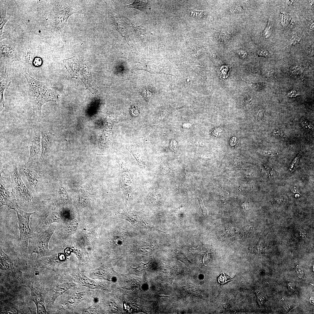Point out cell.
<instances>
[{
  "label": "cell",
  "instance_id": "obj_1",
  "mask_svg": "<svg viewBox=\"0 0 314 314\" xmlns=\"http://www.w3.org/2000/svg\"><path fill=\"white\" fill-rule=\"evenodd\" d=\"M21 72L27 81L30 98L34 108L37 111L41 113L42 106L45 103L58 100L59 95L47 88L43 83L31 77L26 70L22 69Z\"/></svg>",
  "mask_w": 314,
  "mask_h": 314
},
{
  "label": "cell",
  "instance_id": "obj_2",
  "mask_svg": "<svg viewBox=\"0 0 314 314\" xmlns=\"http://www.w3.org/2000/svg\"><path fill=\"white\" fill-rule=\"evenodd\" d=\"M53 230L48 229L38 233L32 238L31 252L36 253L37 257L46 256L49 253L48 244Z\"/></svg>",
  "mask_w": 314,
  "mask_h": 314
},
{
  "label": "cell",
  "instance_id": "obj_3",
  "mask_svg": "<svg viewBox=\"0 0 314 314\" xmlns=\"http://www.w3.org/2000/svg\"><path fill=\"white\" fill-rule=\"evenodd\" d=\"M17 214L20 233V240L24 247H27L28 241L31 236L32 231L29 223L31 215L35 212L28 213L21 210L18 204L14 210Z\"/></svg>",
  "mask_w": 314,
  "mask_h": 314
},
{
  "label": "cell",
  "instance_id": "obj_4",
  "mask_svg": "<svg viewBox=\"0 0 314 314\" xmlns=\"http://www.w3.org/2000/svg\"><path fill=\"white\" fill-rule=\"evenodd\" d=\"M10 174L12 185L17 197L25 201L31 202L33 195L22 181L16 166H14Z\"/></svg>",
  "mask_w": 314,
  "mask_h": 314
},
{
  "label": "cell",
  "instance_id": "obj_5",
  "mask_svg": "<svg viewBox=\"0 0 314 314\" xmlns=\"http://www.w3.org/2000/svg\"><path fill=\"white\" fill-rule=\"evenodd\" d=\"M41 135L37 128L33 129L31 132L30 155L26 163L29 166L39 160L41 152Z\"/></svg>",
  "mask_w": 314,
  "mask_h": 314
},
{
  "label": "cell",
  "instance_id": "obj_6",
  "mask_svg": "<svg viewBox=\"0 0 314 314\" xmlns=\"http://www.w3.org/2000/svg\"><path fill=\"white\" fill-rule=\"evenodd\" d=\"M31 292V299L35 304L37 314H47L44 303L45 294L40 285H32L29 286Z\"/></svg>",
  "mask_w": 314,
  "mask_h": 314
},
{
  "label": "cell",
  "instance_id": "obj_7",
  "mask_svg": "<svg viewBox=\"0 0 314 314\" xmlns=\"http://www.w3.org/2000/svg\"><path fill=\"white\" fill-rule=\"evenodd\" d=\"M121 189L127 197L130 195L133 190V184L131 173L126 166L120 162Z\"/></svg>",
  "mask_w": 314,
  "mask_h": 314
},
{
  "label": "cell",
  "instance_id": "obj_8",
  "mask_svg": "<svg viewBox=\"0 0 314 314\" xmlns=\"http://www.w3.org/2000/svg\"><path fill=\"white\" fill-rule=\"evenodd\" d=\"M76 13V12L75 10L67 5L58 7L55 15L54 21L56 26L63 30L66 27L68 18Z\"/></svg>",
  "mask_w": 314,
  "mask_h": 314
},
{
  "label": "cell",
  "instance_id": "obj_9",
  "mask_svg": "<svg viewBox=\"0 0 314 314\" xmlns=\"http://www.w3.org/2000/svg\"><path fill=\"white\" fill-rule=\"evenodd\" d=\"M17 205L14 193H11L8 188L0 183V206H6L14 210Z\"/></svg>",
  "mask_w": 314,
  "mask_h": 314
},
{
  "label": "cell",
  "instance_id": "obj_10",
  "mask_svg": "<svg viewBox=\"0 0 314 314\" xmlns=\"http://www.w3.org/2000/svg\"><path fill=\"white\" fill-rule=\"evenodd\" d=\"M41 152L39 160L42 163L45 162L52 144L51 136L49 133L45 131L41 132Z\"/></svg>",
  "mask_w": 314,
  "mask_h": 314
},
{
  "label": "cell",
  "instance_id": "obj_11",
  "mask_svg": "<svg viewBox=\"0 0 314 314\" xmlns=\"http://www.w3.org/2000/svg\"><path fill=\"white\" fill-rule=\"evenodd\" d=\"M119 215L125 219L130 222L137 226L143 227L144 228H150L156 229L145 221L140 215L135 213L125 211H120L118 212Z\"/></svg>",
  "mask_w": 314,
  "mask_h": 314
},
{
  "label": "cell",
  "instance_id": "obj_12",
  "mask_svg": "<svg viewBox=\"0 0 314 314\" xmlns=\"http://www.w3.org/2000/svg\"><path fill=\"white\" fill-rule=\"evenodd\" d=\"M29 184L36 190L38 183L40 177V172L38 170L29 167L23 169Z\"/></svg>",
  "mask_w": 314,
  "mask_h": 314
},
{
  "label": "cell",
  "instance_id": "obj_13",
  "mask_svg": "<svg viewBox=\"0 0 314 314\" xmlns=\"http://www.w3.org/2000/svg\"><path fill=\"white\" fill-rule=\"evenodd\" d=\"M11 81L8 74L5 71L1 76L0 79V111H2L4 107V90L8 88Z\"/></svg>",
  "mask_w": 314,
  "mask_h": 314
},
{
  "label": "cell",
  "instance_id": "obj_14",
  "mask_svg": "<svg viewBox=\"0 0 314 314\" xmlns=\"http://www.w3.org/2000/svg\"><path fill=\"white\" fill-rule=\"evenodd\" d=\"M126 148L133 155L136 160L140 168L143 170L145 167L146 161L144 156L140 149L132 145H127Z\"/></svg>",
  "mask_w": 314,
  "mask_h": 314
},
{
  "label": "cell",
  "instance_id": "obj_15",
  "mask_svg": "<svg viewBox=\"0 0 314 314\" xmlns=\"http://www.w3.org/2000/svg\"><path fill=\"white\" fill-rule=\"evenodd\" d=\"M0 268L3 270L14 269L13 261L10 257L5 254L0 247Z\"/></svg>",
  "mask_w": 314,
  "mask_h": 314
},
{
  "label": "cell",
  "instance_id": "obj_16",
  "mask_svg": "<svg viewBox=\"0 0 314 314\" xmlns=\"http://www.w3.org/2000/svg\"><path fill=\"white\" fill-rule=\"evenodd\" d=\"M58 220L57 217L53 214H45L41 217L40 224L42 226H44L54 222H57Z\"/></svg>",
  "mask_w": 314,
  "mask_h": 314
},
{
  "label": "cell",
  "instance_id": "obj_17",
  "mask_svg": "<svg viewBox=\"0 0 314 314\" xmlns=\"http://www.w3.org/2000/svg\"><path fill=\"white\" fill-rule=\"evenodd\" d=\"M6 6L1 7L0 8V34L2 33L3 27L9 19V17L6 16Z\"/></svg>",
  "mask_w": 314,
  "mask_h": 314
},
{
  "label": "cell",
  "instance_id": "obj_18",
  "mask_svg": "<svg viewBox=\"0 0 314 314\" xmlns=\"http://www.w3.org/2000/svg\"><path fill=\"white\" fill-rule=\"evenodd\" d=\"M147 3L146 1H135L133 3L125 6L128 8H132L140 10L143 12L145 9Z\"/></svg>",
  "mask_w": 314,
  "mask_h": 314
},
{
  "label": "cell",
  "instance_id": "obj_19",
  "mask_svg": "<svg viewBox=\"0 0 314 314\" xmlns=\"http://www.w3.org/2000/svg\"><path fill=\"white\" fill-rule=\"evenodd\" d=\"M189 13L191 16L198 19H201L204 18L207 15L205 11L195 10L190 11L189 12Z\"/></svg>",
  "mask_w": 314,
  "mask_h": 314
},
{
  "label": "cell",
  "instance_id": "obj_20",
  "mask_svg": "<svg viewBox=\"0 0 314 314\" xmlns=\"http://www.w3.org/2000/svg\"><path fill=\"white\" fill-rule=\"evenodd\" d=\"M300 123L302 127L307 131H311L313 130V125L308 120L303 119L300 120Z\"/></svg>",
  "mask_w": 314,
  "mask_h": 314
},
{
  "label": "cell",
  "instance_id": "obj_21",
  "mask_svg": "<svg viewBox=\"0 0 314 314\" xmlns=\"http://www.w3.org/2000/svg\"><path fill=\"white\" fill-rule=\"evenodd\" d=\"M280 22L281 25L283 27L286 26L289 22L290 16L283 12H281Z\"/></svg>",
  "mask_w": 314,
  "mask_h": 314
},
{
  "label": "cell",
  "instance_id": "obj_22",
  "mask_svg": "<svg viewBox=\"0 0 314 314\" xmlns=\"http://www.w3.org/2000/svg\"><path fill=\"white\" fill-rule=\"evenodd\" d=\"M58 194L61 201L65 202L68 199V195L66 190L63 187L60 188L59 190Z\"/></svg>",
  "mask_w": 314,
  "mask_h": 314
},
{
  "label": "cell",
  "instance_id": "obj_23",
  "mask_svg": "<svg viewBox=\"0 0 314 314\" xmlns=\"http://www.w3.org/2000/svg\"><path fill=\"white\" fill-rule=\"evenodd\" d=\"M232 279V278L230 277L224 273H223L218 277V281L219 283L222 284L229 281Z\"/></svg>",
  "mask_w": 314,
  "mask_h": 314
},
{
  "label": "cell",
  "instance_id": "obj_24",
  "mask_svg": "<svg viewBox=\"0 0 314 314\" xmlns=\"http://www.w3.org/2000/svg\"><path fill=\"white\" fill-rule=\"evenodd\" d=\"M255 115L256 118L258 121H261L264 116L263 109L260 108H258L256 109L255 111Z\"/></svg>",
  "mask_w": 314,
  "mask_h": 314
},
{
  "label": "cell",
  "instance_id": "obj_25",
  "mask_svg": "<svg viewBox=\"0 0 314 314\" xmlns=\"http://www.w3.org/2000/svg\"><path fill=\"white\" fill-rule=\"evenodd\" d=\"M300 40V36L298 33H295L292 36L289 41V45H295L298 43Z\"/></svg>",
  "mask_w": 314,
  "mask_h": 314
},
{
  "label": "cell",
  "instance_id": "obj_26",
  "mask_svg": "<svg viewBox=\"0 0 314 314\" xmlns=\"http://www.w3.org/2000/svg\"><path fill=\"white\" fill-rule=\"evenodd\" d=\"M273 135L276 137L283 138L285 137L284 134L281 130L279 129H275L273 131Z\"/></svg>",
  "mask_w": 314,
  "mask_h": 314
},
{
  "label": "cell",
  "instance_id": "obj_27",
  "mask_svg": "<svg viewBox=\"0 0 314 314\" xmlns=\"http://www.w3.org/2000/svg\"><path fill=\"white\" fill-rule=\"evenodd\" d=\"M197 198L201 207V208L202 213V215L204 217H205L207 213V210L206 208H204L202 200L201 198L199 197H197Z\"/></svg>",
  "mask_w": 314,
  "mask_h": 314
},
{
  "label": "cell",
  "instance_id": "obj_28",
  "mask_svg": "<svg viewBox=\"0 0 314 314\" xmlns=\"http://www.w3.org/2000/svg\"><path fill=\"white\" fill-rule=\"evenodd\" d=\"M258 54L259 56L267 57L270 55V53L267 50L262 49L258 51Z\"/></svg>",
  "mask_w": 314,
  "mask_h": 314
},
{
  "label": "cell",
  "instance_id": "obj_29",
  "mask_svg": "<svg viewBox=\"0 0 314 314\" xmlns=\"http://www.w3.org/2000/svg\"><path fill=\"white\" fill-rule=\"evenodd\" d=\"M291 71L292 73L293 74H297L301 73L302 69L300 66L296 65L292 67Z\"/></svg>",
  "mask_w": 314,
  "mask_h": 314
},
{
  "label": "cell",
  "instance_id": "obj_30",
  "mask_svg": "<svg viewBox=\"0 0 314 314\" xmlns=\"http://www.w3.org/2000/svg\"><path fill=\"white\" fill-rule=\"evenodd\" d=\"M33 62V63L35 66H40L42 63V60L40 58H35Z\"/></svg>",
  "mask_w": 314,
  "mask_h": 314
},
{
  "label": "cell",
  "instance_id": "obj_31",
  "mask_svg": "<svg viewBox=\"0 0 314 314\" xmlns=\"http://www.w3.org/2000/svg\"><path fill=\"white\" fill-rule=\"evenodd\" d=\"M299 161V156L296 157L292 162L290 165V169H292L295 166V165L297 164Z\"/></svg>",
  "mask_w": 314,
  "mask_h": 314
},
{
  "label": "cell",
  "instance_id": "obj_32",
  "mask_svg": "<svg viewBox=\"0 0 314 314\" xmlns=\"http://www.w3.org/2000/svg\"><path fill=\"white\" fill-rule=\"evenodd\" d=\"M237 143V138L235 137H232L230 139L229 142L230 145L231 146H234Z\"/></svg>",
  "mask_w": 314,
  "mask_h": 314
},
{
  "label": "cell",
  "instance_id": "obj_33",
  "mask_svg": "<svg viewBox=\"0 0 314 314\" xmlns=\"http://www.w3.org/2000/svg\"><path fill=\"white\" fill-rule=\"evenodd\" d=\"M170 146L172 149L175 148L177 146V143L175 140H172L170 142Z\"/></svg>",
  "mask_w": 314,
  "mask_h": 314
},
{
  "label": "cell",
  "instance_id": "obj_34",
  "mask_svg": "<svg viewBox=\"0 0 314 314\" xmlns=\"http://www.w3.org/2000/svg\"><path fill=\"white\" fill-rule=\"evenodd\" d=\"M270 31V27H267L264 32V35L266 38L269 35Z\"/></svg>",
  "mask_w": 314,
  "mask_h": 314
},
{
  "label": "cell",
  "instance_id": "obj_35",
  "mask_svg": "<svg viewBox=\"0 0 314 314\" xmlns=\"http://www.w3.org/2000/svg\"><path fill=\"white\" fill-rule=\"evenodd\" d=\"M240 55L242 57H245L247 56V53L245 51H241L239 53Z\"/></svg>",
  "mask_w": 314,
  "mask_h": 314
},
{
  "label": "cell",
  "instance_id": "obj_36",
  "mask_svg": "<svg viewBox=\"0 0 314 314\" xmlns=\"http://www.w3.org/2000/svg\"><path fill=\"white\" fill-rule=\"evenodd\" d=\"M313 26L314 23L312 22L311 23H310L309 24V25L308 26V28H309V29L310 30L312 29L313 28Z\"/></svg>",
  "mask_w": 314,
  "mask_h": 314
},
{
  "label": "cell",
  "instance_id": "obj_37",
  "mask_svg": "<svg viewBox=\"0 0 314 314\" xmlns=\"http://www.w3.org/2000/svg\"><path fill=\"white\" fill-rule=\"evenodd\" d=\"M184 173H185V175L187 176H188V172H187L186 167L185 165H184Z\"/></svg>",
  "mask_w": 314,
  "mask_h": 314
},
{
  "label": "cell",
  "instance_id": "obj_38",
  "mask_svg": "<svg viewBox=\"0 0 314 314\" xmlns=\"http://www.w3.org/2000/svg\"><path fill=\"white\" fill-rule=\"evenodd\" d=\"M294 24H295V22H294L293 20V19H292L290 21V27H291L292 28V26H293L294 25Z\"/></svg>",
  "mask_w": 314,
  "mask_h": 314
},
{
  "label": "cell",
  "instance_id": "obj_39",
  "mask_svg": "<svg viewBox=\"0 0 314 314\" xmlns=\"http://www.w3.org/2000/svg\"><path fill=\"white\" fill-rule=\"evenodd\" d=\"M158 296H160V297H170V296H161V295L159 296V295H158Z\"/></svg>",
  "mask_w": 314,
  "mask_h": 314
}]
</instances>
